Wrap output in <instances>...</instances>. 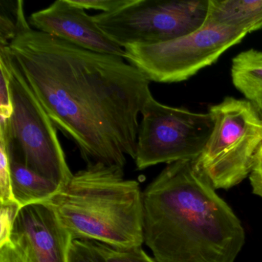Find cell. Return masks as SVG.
Masks as SVG:
<instances>
[{"label":"cell","instance_id":"6da1fadb","mask_svg":"<svg viewBox=\"0 0 262 262\" xmlns=\"http://www.w3.org/2000/svg\"><path fill=\"white\" fill-rule=\"evenodd\" d=\"M6 48V47H5ZM58 130L88 164L123 168L135 160L139 117L150 81L125 58L90 51L32 28L17 1L7 47Z\"/></svg>","mask_w":262,"mask_h":262},{"label":"cell","instance_id":"7a4b0ae2","mask_svg":"<svg viewBox=\"0 0 262 262\" xmlns=\"http://www.w3.org/2000/svg\"><path fill=\"white\" fill-rule=\"evenodd\" d=\"M144 241L157 262H234L245 233L194 160L168 164L142 192Z\"/></svg>","mask_w":262,"mask_h":262},{"label":"cell","instance_id":"3957f363","mask_svg":"<svg viewBox=\"0 0 262 262\" xmlns=\"http://www.w3.org/2000/svg\"><path fill=\"white\" fill-rule=\"evenodd\" d=\"M124 168L88 164L49 202L73 240L95 241L117 248L142 246L143 199L139 182Z\"/></svg>","mask_w":262,"mask_h":262},{"label":"cell","instance_id":"277c9868","mask_svg":"<svg viewBox=\"0 0 262 262\" xmlns=\"http://www.w3.org/2000/svg\"><path fill=\"white\" fill-rule=\"evenodd\" d=\"M0 62L10 72L13 112L0 117V140L10 159L24 164L62 188L73 174L58 137V129L30 89L7 48L0 49Z\"/></svg>","mask_w":262,"mask_h":262},{"label":"cell","instance_id":"5b68a950","mask_svg":"<svg viewBox=\"0 0 262 262\" xmlns=\"http://www.w3.org/2000/svg\"><path fill=\"white\" fill-rule=\"evenodd\" d=\"M211 136L196 168L214 189H228L246 179L262 146V116L246 99L226 97L210 107Z\"/></svg>","mask_w":262,"mask_h":262},{"label":"cell","instance_id":"8992f818","mask_svg":"<svg viewBox=\"0 0 262 262\" xmlns=\"http://www.w3.org/2000/svg\"><path fill=\"white\" fill-rule=\"evenodd\" d=\"M208 0H127L120 8L93 16L122 48L163 43L194 33L205 24Z\"/></svg>","mask_w":262,"mask_h":262},{"label":"cell","instance_id":"52a82bcc","mask_svg":"<svg viewBox=\"0 0 262 262\" xmlns=\"http://www.w3.org/2000/svg\"><path fill=\"white\" fill-rule=\"evenodd\" d=\"M247 34L234 27L205 24L194 33L163 43L128 46L124 58L150 82H183L217 62Z\"/></svg>","mask_w":262,"mask_h":262},{"label":"cell","instance_id":"ba28073f","mask_svg":"<svg viewBox=\"0 0 262 262\" xmlns=\"http://www.w3.org/2000/svg\"><path fill=\"white\" fill-rule=\"evenodd\" d=\"M138 133L136 168L195 160L213 128L209 113H193L158 102L151 96L142 108Z\"/></svg>","mask_w":262,"mask_h":262},{"label":"cell","instance_id":"9c48e42d","mask_svg":"<svg viewBox=\"0 0 262 262\" xmlns=\"http://www.w3.org/2000/svg\"><path fill=\"white\" fill-rule=\"evenodd\" d=\"M72 241L50 202L22 207L10 236L25 262H68Z\"/></svg>","mask_w":262,"mask_h":262},{"label":"cell","instance_id":"30bf717a","mask_svg":"<svg viewBox=\"0 0 262 262\" xmlns=\"http://www.w3.org/2000/svg\"><path fill=\"white\" fill-rule=\"evenodd\" d=\"M32 28L56 36L90 51L123 57L125 50L112 40L97 25L93 16L71 0H57L28 19Z\"/></svg>","mask_w":262,"mask_h":262},{"label":"cell","instance_id":"8fae6325","mask_svg":"<svg viewBox=\"0 0 262 262\" xmlns=\"http://www.w3.org/2000/svg\"><path fill=\"white\" fill-rule=\"evenodd\" d=\"M205 24L257 31L262 28V0H208Z\"/></svg>","mask_w":262,"mask_h":262},{"label":"cell","instance_id":"7c38bea8","mask_svg":"<svg viewBox=\"0 0 262 262\" xmlns=\"http://www.w3.org/2000/svg\"><path fill=\"white\" fill-rule=\"evenodd\" d=\"M10 160L13 198L21 208L49 202L62 189L60 185L24 164L10 158Z\"/></svg>","mask_w":262,"mask_h":262},{"label":"cell","instance_id":"4fadbf2b","mask_svg":"<svg viewBox=\"0 0 262 262\" xmlns=\"http://www.w3.org/2000/svg\"><path fill=\"white\" fill-rule=\"evenodd\" d=\"M233 85L259 112H262V51L245 50L233 58Z\"/></svg>","mask_w":262,"mask_h":262},{"label":"cell","instance_id":"5bb4252c","mask_svg":"<svg viewBox=\"0 0 262 262\" xmlns=\"http://www.w3.org/2000/svg\"><path fill=\"white\" fill-rule=\"evenodd\" d=\"M90 242L105 262H157L144 251L142 246L117 248L102 242Z\"/></svg>","mask_w":262,"mask_h":262},{"label":"cell","instance_id":"9a60e30c","mask_svg":"<svg viewBox=\"0 0 262 262\" xmlns=\"http://www.w3.org/2000/svg\"><path fill=\"white\" fill-rule=\"evenodd\" d=\"M1 1L0 12V48H5L14 38L16 33L17 2Z\"/></svg>","mask_w":262,"mask_h":262},{"label":"cell","instance_id":"2e32d148","mask_svg":"<svg viewBox=\"0 0 262 262\" xmlns=\"http://www.w3.org/2000/svg\"><path fill=\"white\" fill-rule=\"evenodd\" d=\"M0 202L1 205L15 202L12 190L10 156L2 140H0Z\"/></svg>","mask_w":262,"mask_h":262},{"label":"cell","instance_id":"e0dca14e","mask_svg":"<svg viewBox=\"0 0 262 262\" xmlns=\"http://www.w3.org/2000/svg\"><path fill=\"white\" fill-rule=\"evenodd\" d=\"M68 262H105L90 241L73 240L69 251Z\"/></svg>","mask_w":262,"mask_h":262},{"label":"cell","instance_id":"ac0fdd59","mask_svg":"<svg viewBox=\"0 0 262 262\" xmlns=\"http://www.w3.org/2000/svg\"><path fill=\"white\" fill-rule=\"evenodd\" d=\"M21 207L17 202L3 204L0 211V247L10 242L12 230Z\"/></svg>","mask_w":262,"mask_h":262},{"label":"cell","instance_id":"d6986e66","mask_svg":"<svg viewBox=\"0 0 262 262\" xmlns=\"http://www.w3.org/2000/svg\"><path fill=\"white\" fill-rule=\"evenodd\" d=\"M1 83H0V117L10 119L13 112L10 89V72L4 62H0Z\"/></svg>","mask_w":262,"mask_h":262},{"label":"cell","instance_id":"ffe728a7","mask_svg":"<svg viewBox=\"0 0 262 262\" xmlns=\"http://www.w3.org/2000/svg\"><path fill=\"white\" fill-rule=\"evenodd\" d=\"M71 2L85 10H95L102 13H110L120 8L127 0H71Z\"/></svg>","mask_w":262,"mask_h":262},{"label":"cell","instance_id":"44dd1931","mask_svg":"<svg viewBox=\"0 0 262 262\" xmlns=\"http://www.w3.org/2000/svg\"><path fill=\"white\" fill-rule=\"evenodd\" d=\"M249 179L254 194L262 198V146L250 173Z\"/></svg>","mask_w":262,"mask_h":262},{"label":"cell","instance_id":"7402d4cb","mask_svg":"<svg viewBox=\"0 0 262 262\" xmlns=\"http://www.w3.org/2000/svg\"><path fill=\"white\" fill-rule=\"evenodd\" d=\"M0 262H25L11 242L0 247Z\"/></svg>","mask_w":262,"mask_h":262},{"label":"cell","instance_id":"603a6c76","mask_svg":"<svg viewBox=\"0 0 262 262\" xmlns=\"http://www.w3.org/2000/svg\"><path fill=\"white\" fill-rule=\"evenodd\" d=\"M260 115H261L262 116V112H260Z\"/></svg>","mask_w":262,"mask_h":262}]
</instances>
